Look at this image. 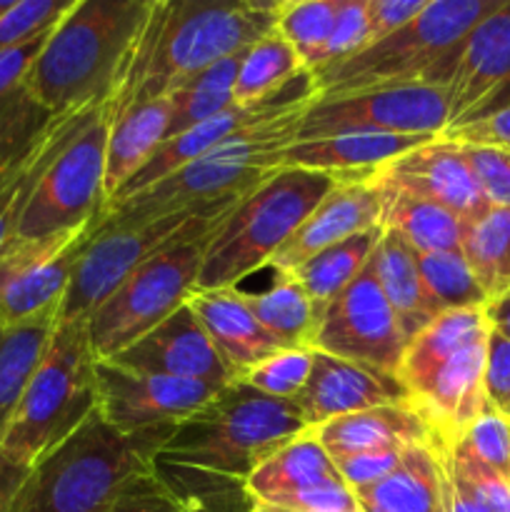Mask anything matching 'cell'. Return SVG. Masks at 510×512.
<instances>
[{
  "instance_id": "38",
  "label": "cell",
  "mask_w": 510,
  "mask_h": 512,
  "mask_svg": "<svg viewBox=\"0 0 510 512\" xmlns=\"http://www.w3.org/2000/svg\"><path fill=\"white\" fill-rule=\"evenodd\" d=\"M463 255L490 300L510 293V208H490L468 223Z\"/></svg>"
},
{
  "instance_id": "24",
  "label": "cell",
  "mask_w": 510,
  "mask_h": 512,
  "mask_svg": "<svg viewBox=\"0 0 510 512\" xmlns=\"http://www.w3.org/2000/svg\"><path fill=\"white\" fill-rule=\"evenodd\" d=\"M313 433L325 453L330 455V460L345 458V455L375 453V450H405L435 443L428 420L410 400L343 415L320 428H313Z\"/></svg>"
},
{
  "instance_id": "19",
  "label": "cell",
  "mask_w": 510,
  "mask_h": 512,
  "mask_svg": "<svg viewBox=\"0 0 510 512\" xmlns=\"http://www.w3.org/2000/svg\"><path fill=\"white\" fill-rule=\"evenodd\" d=\"M373 173H358L345 178L330 190L318 208L300 223V228L283 243V248L270 258L268 268L278 275H293L300 265L308 263L323 250L380 228L383 223V195L370 180Z\"/></svg>"
},
{
  "instance_id": "10",
  "label": "cell",
  "mask_w": 510,
  "mask_h": 512,
  "mask_svg": "<svg viewBox=\"0 0 510 512\" xmlns=\"http://www.w3.org/2000/svg\"><path fill=\"white\" fill-rule=\"evenodd\" d=\"M223 223L208 225L150 258L90 313L85 328L95 358H115L188 303L210 240Z\"/></svg>"
},
{
  "instance_id": "55",
  "label": "cell",
  "mask_w": 510,
  "mask_h": 512,
  "mask_svg": "<svg viewBox=\"0 0 510 512\" xmlns=\"http://www.w3.org/2000/svg\"><path fill=\"white\" fill-rule=\"evenodd\" d=\"M13 3H15V0H0V15H3L5 10H8Z\"/></svg>"
},
{
  "instance_id": "14",
  "label": "cell",
  "mask_w": 510,
  "mask_h": 512,
  "mask_svg": "<svg viewBox=\"0 0 510 512\" xmlns=\"http://www.w3.org/2000/svg\"><path fill=\"white\" fill-rule=\"evenodd\" d=\"M448 128V95L438 85L360 90L340 98H315L300 120L295 140H320L343 133L428 135Z\"/></svg>"
},
{
  "instance_id": "42",
  "label": "cell",
  "mask_w": 510,
  "mask_h": 512,
  "mask_svg": "<svg viewBox=\"0 0 510 512\" xmlns=\"http://www.w3.org/2000/svg\"><path fill=\"white\" fill-rule=\"evenodd\" d=\"M73 3L75 0H15L0 15V53L53 30Z\"/></svg>"
},
{
  "instance_id": "41",
  "label": "cell",
  "mask_w": 510,
  "mask_h": 512,
  "mask_svg": "<svg viewBox=\"0 0 510 512\" xmlns=\"http://www.w3.org/2000/svg\"><path fill=\"white\" fill-rule=\"evenodd\" d=\"M313 370V350H278L250 368L238 383L278 400H295Z\"/></svg>"
},
{
  "instance_id": "39",
  "label": "cell",
  "mask_w": 510,
  "mask_h": 512,
  "mask_svg": "<svg viewBox=\"0 0 510 512\" xmlns=\"http://www.w3.org/2000/svg\"><path fill=\"white\" fill-rule=\"evenodd\" d=\"M340 0H278L275 33L295 50L305 73H315L333 33Z\"/></svg>"
},
{
  "instance_id": "54",
  "label": "cell",
  "mask_w": 510,
  "mask_h": 512,
  "mask_svg": "<svg viewBox=\"0 0 510 512\" xmlns=\"http://www.w3.org/2000/svg\"><path fill=\"white\" fill-rule=\"evenodd\" d=\"M248 512H320V510H300V508H283V505H273V503H263V500H253ZM363 512V510H360Z\"/></svg>"
},
{
  "instance_id": "21",
  "label": "cell",
  "mask_w": 510,
  "mask_h": 512,
  "mask_svg": "<svg viewBox=\"0 0 510 512\" xmlns=\"http://www.w3.org/2000/svg\"><path fill=\"white\" fill-rule=\"evenodd\" d=\"M110 360L123 368L143 370V373L198 380L215 390H223L235 383L230 368L220 358L213 340L208 338L188 305L175 310L158 328H153L138 343Z\"/></svg>"
},
{
  "instance_id": "27",
  "label": "cell",
  "mask_w": 510,
  "mask_h": 512,
  "mask_svg": "<svg viewBox=\"0 0 510 512\" xmlns=\"http://www.w3.org/2000/svg\"><path fill=\"white\" fill-rule=\"evenodd\" d=\"M168 123V98L143 100V103L130 105L110 118L108 145H105V205L165 143Z\"/></svg>"
},
{
  "instance_id": "26",
  "label": "cell",
  "mask_w": 510,
  "mask_h": 512,
  "mask_svg": "<svg viewBox=\"0 0 510 512\" xmlns=\"http://www.w3.org/2000/svg\"><path fill=\"white\" fill-rule=\"evenodd\" d=\"M48 33L0 53V165L23 153L55 118L38 103L28 83L30 68Z\"/></svg>"
},
{
  "instance_id": "17",
  "label": "cell",
  "mask_w": 510,
  "mask_h": 512,
  "mask_svg": "<svg viewBox=\"0 0 510 512\" xmlns=\"http://www.w3.org/2000/svg\"><path fill=\"white\" fill-rule=\"evenodd\" d=\"M375 185L400 190L425 203L450 210L465 223H475L490 210L465 158L463 145L433 138L398 155L370 175Z\"/></svg>"
},
{
  "instance_id": "50",
  "label": "cell",
  "mask_w": 510,
  "mask_h": 512,
  "mask_svg": "<svg viewBox=\"0 0 510 512\" xmlns=\"http://www.w3.org/2000/svg\"><path fill=\"white\" fill-rule=\"evenodd\" d=\"M455 463L463 470V475L468 478V483L473 485L475 493L480 495L485 505H488L490 512H510V485L505 483L500 475H495L493 470L485 468L483 463L468 455L460 448H450Z\"/></svg>"
},
{
  "instance_id": "18",
  "label": "cell",
  "mask_w": 510,
  "mask_h": 512,
  "mask_svg": "<svg viewBox=\"0 0 510 512\" xmlns=\"http://www.w3.org/2000/svg\"><path fill=\"white\" fill-rule=\"evenodd\" d=\"M445 95H448V128L445 130L473 123L508 103L510 0H503V5L468 35L453 78L445 85Z\"/></svg>"
},
{
  "instance_id": "11",
  "label": "cell",
  "mask_w": 510,
  "mask_h": 512,
  "mask_svg": "<svg viewBox=\"0 0 510 512\" xmlns=\"http://www.w3.org/2000/svg\"><path fill=\"white\" fill-rule=\"evenodd\" d=\"M240 200L213 205V208L170 213L163 218L138 220V223H103L100 220L88 248L83 250L75 265L73 280L60 303L58 323L88 320L90 313L103 300H108L140 265L178 240L225 220Z\"/></svg>"
},
{
  "instance_id": "23",
  "label": "cell",
  "mask_w": 510,
  "mask_h": 512,
  "mask_svg": "<svg viewBox=\"0 0 510 512\" xmlns=\"http://www.w3.org/2000/svg\"><path fill=\"white\" fill-rule=\"evenodd\" d=\"M185 305L193 310L198 323L213 340L215 350L230 368L235 383L260 360L283 350L278 340L250 313L240 288L195 290Z\"/></svg>"
},
{
  "instance_id": "33",
  "label": "cell",
  "mask_w": 510,
  "mask_h": 512,
  "mask_svg": "<svg viewBox=\"0 0 510 512\" xmlns=\"http://www.w3.org/2000/svg\"><path fill=\"white\" fill-rule=\"evenodd\" d=\"M383 228L395 230L408 245H413L415 253H463L465 223L450 210L440 205L425 203L400 190L383 188Z\"/></svg>"
},
{
  "instance_id": "22",
  "label": "cell",
  "mask_w": 510,
  "mask_h": 512,
  "mask_svg": "<svg viewBox=\"0 0 510 512\" xmlns=\"http://www.w3.org/2000/svg\"><path fill=\"white\" fill-rule=\"evenodd\" d=\"M405 400L408 395L393 375L313 350L310 378L293 403L298 405L300 415L313 430L343 415L380 408V405L405 403Z\"/></svg>"
},
{
  "instance_id": "32",
  "label": "cell",
  "mask_w": 510,
  "mask_h": 512,
  "mask_svg": "<svg viewBox=\"0 0 510 512\" xmlns=\"http://www.w3.org/2000/svg\"><path fill=\"white\" fill-rule=\"evenodd\" d=\"M55 328L58 310H48L10 328L0 325V435L23 400L25 388L38 370Z\"/></svg>"
},
{
  "instance_id": "9",
  "label": "cell",
  "mask_w": 510,
  "mask_h": 512,
  "mask_svg": "<svg viewBox=\"0 0 510 512\" xmlns=\"http://www.w3.org/2000/svg\"><path fill=\"white\" fill-rule=\"evenodd\" d=\"M155 460L98 413L60 448L40 458L5 512H100L128 475Z\"/></svg>"
},
{
  "instance_id": "53",
  "label": "cell",
  "mask_w": 510,
  "mask_h": 512,
  "mask_svg": "<svg viewBox=\"0 0 510 512\" xmlns=\"http://www.w3.org/2000/svg\"><path fill=\"white\" fill-rule=\"evenodd\" d=\"M485 315H488L490 328H493L495 333L503 335L505 340H510V293L490 300V303L485 305Z\"/></svg>"
},
{
  "instance_id": "5",
  "label": "cell",
  "mask_w": 510,
  "mask_h": 512,
  "mask_svg": "<svg viewBox=\"0 0 510 512\" xmlns=\"http://www.w3.org/2000/svg\"><path fill=\"white\" fill-rule=\"evenodd\" d=\"M488 335L485 308L448 310L405 345L395 378L428 420L435 443L445 448H455L488 408L483 388Z\"/></svg>"
},
{
  "instance_id": "6",
  "label": "cell",
  "mask_w": 510,
  "mask_h": 512,
  "mask_svg": "<svg viewBox=\"0 0 510 512\" xmlns=\"http://www.w3.org/2000/svg\"><path fill=\"white\" fill-rule=\"evenodd\" d=\"M503 0H428L423 13L390 38L360 50L333 68L310 73L318 98L360 90L450 83L468 35Z\"/></svg>"
},
{
  "instance_id": "3",
  "label": "cell",
  "mask_w": 510,
  "mask_h": 512,
  "mask_svg": "<svg viewBox=\"0 0 510 512\" xmlns=\"http://www.w3.org/2000/svg\"><path fill=\"white\" fill-rule=\"evenodd\" d=\"M318 98L315 85L295 95L278 113L260 123L248 125L220 140L215 148L153 188L108 205L100 215L103 223H138L163 218L183 210L213 208V205L240 200L253 193L260 183L283 170L280 155L298 138L305 110Z\"/></svg>"
},
{
  "instance_id": "44",
  "label": "cell",
  "mask_w": 510,
  "mask_h": 512,
  "mask_svg": "<svg viewBox=\"0 0 510 512\" xmlns=\"http://www.w3.org/2000/svg\"><path fill=\"white\" fill-rule=\"evenodd\" d=\"M365 43H368V0H340L333 33L325 45L318 70L333 68V65L353 58L360 50H365Z\"/></svg>"
},
{
  "instance_id": "30",
  "label": "cell",
  "mask_w": 510,
  "mask_h": 512,
  "mask_svg": "<svg viewBox=\"0 0 510 512\" xmlns=\"http://www.w3.org/2000/svg\"><path fill=\"white\" fill-rule=\"evenodd\" d=\"M88 110L90 108L78 110V113L55 115L23 153L0 165V253L13 240L15 225H18L25 203H28L30 193L38 185L43 170L60 153V148L68 143L70 135L75 133V128H78Z\"/></svg>"
},
{
  "instance_id": "48",
  "label": "cell",
  "mask_w": 510,
  "mask_h": 512,
  "mask_svg": "<svg viewBox=\"0 0 510 512\" xmlns=\"http://www.w3.org/2000/svg\"><path fill=\"white\" fill-rule=\"evenodd\" d=\"M440 138L453 140L458 145H473V148H503L510 150V100L503 108L483 115L460 128L445 130Z\"/></svg>"
},
{
  "instance_id": "47",
  "label": "cell",
  "mask_w": 510,
  "mask_h": 512,
  "mask_svg": "<svg viewBox=\"0 0 510 512\" xmlns=\"http://www.w3.org/2000/svg\"><path fill=\"white\" fill-rule=\"evenodd\" d=\"M483 388L490 408L510 420V340L495 333L493 328L488 335Z\"/></svg>"
},
{
  "instance_id": "40",
  "label": "cell",
  "mask_w": 510,
  "mask_h": 512,
  "mask_svg": "<svg viewBox=\"0 0 510 512\" xmlns=\"http://www.w3.org/2000/svg\"><path fill=\"white\" fill-rule=\"evenodd\" d=\"M418 268L425 293L438 315L488 305V295L475 280L463 253H418Z\"/></svg>"
},
{
  "instance_id": "16",
  "label": "cell",
  "mask_w": 510,
  "mask_h": 512,
  "mask_svg": "<svg viewBox=\"0 0 510 512\" xmlns=\"http://www.w3.org/2000/svg\"><path fill=\"white\" fill-rule=\"evenodd\" d=\"M405 345L408 340L400 330L398 315L380 290L370 255L358 278L325 310L313 350L368 365L395 378Z\"/></svg>"
},
{
  "instance_id": "15",
  "label": "cell",
  "mask_w": 510,
  "mask_h": 512,
  "mask_svg": "<svg viewBox=\"0 0 510 512\" xmlns=\"http://www.w3.org/2000/svg\"><path fill=\"white\" fill-rule=\"evenodd\" d=\"M103 215V213H100ZM98 218L33 240H10L0 253V325L25 323L48 310H60L75 265L88 248Z\"/></svg>"
},
{
  "instance_id": "20",
  "label": "cell",
  "mask_w": 510,
  "mask_h": 512,
  "mask_svg": "<svg viewBox=\"0 0 510 512\" xmlns=\"http://www.w3.org/2000/svg\"><path fill=\"white\" fill-rule=\"evenodd\" d=\"M250 505L245 483L150 460L120 483L100 512H248Z\"/></svg>"
},
{
  "instance_id": "31",
  "label": "cell",
  "mask_w": 510,
  "mask_h": 512,
  "mask_svg": "<svg viewBox=\"0 0 510 512\" xmlns=\"http://www.w3.org/2000/svg\"><path fill=\"white\" fill-rule=\"evenodd\" d=\"M373 270L385 300L398 315L405 340L410 343L420 330L438 318L420 278L418 253L395 230L383 228V235L373 250Z\"/></svg>"
},
{
  "instance_id": "12",
  "label": "cell",
  "mask_w": 510,
  "mask_h": 512,
  "mask_svg": "<svg viewBox=\"0 0 510 512\" xmlns=\"http://www.w3.org/2000/svg\"><path fill=\"white\" fill-rule=\"evenodd\" d=\"M108 100L85 113L68 143L50 160L15 225L13 240H33L78 228L105 208Z\"/></svg>"
},
{
  "instance_id": "34",
  "label": "cell",
  "mask_w": 510,
  "mask_h": 512,
  "mask_svg": "<svg viewBox=\"0 0 510 512\" xmlns=\"http://www.w3.org/2000/svg\"><path fill=\"white\" fill-rule=\"evenodd\" d=\"M243 300L258 323L285 350H313L318 335V313L308 293L293 275H278L263 293H245Z\"/></svg>"
},
{
  "instance_id": "36",
  "label": "cell",
  "mask_w": 510,
  "mask_h": 512,
  "mask_svg": "<svg viewBox=\"0 0 510 512\" xmlns=\"http://www.w3.org/2000/svg\"><path fill=\"white\" fill-rule=\"evenodd\" d=\"M243 53L218 60L210 68L195 73L193 78L183 80L170 95H165L170 100L168 138H175V135L200 125L203 120H210L223 110L233 108L235 78H238Z\"/></svg>"
},
{
  "instance_id": "49",
  "label": "cell",
  "mask_w": 510,
  "mask_h": 512,
  "mask_svg": "<svg viewBox=\"0 0 510 512\" xmlns=\"http://www.w3.org/2000/svg\"><path fill=\"white\" fill-rule=\"evenodd\" d=\"M428 0H368V43H380L418 18Z\"/></svg>"
},
{
  "instance_id": "8",
  "label": "cell",
  "mask_w": 510,
  "mask_h": 512,
  "mask_svg": "<svg viewBox=\"0 0 510 512\" xmlns=\"http://www.w3.org/2000/svg\"><path fill=\"white\" fill-rule=\"evenodd\" d=\"M95 365L98 358L90 348L85 320L58 323L23 400L0 435V448L15 463L33 468L98 413Z\"/></svg>"
},
{
  "instance_id": "7",
  "label": "cell",
  "mask_w": 510,
  "mask_h": 512,
  "mask_svg": "<svg viewBox=\"0 0 510 512\" xmlns=\"http://www.w3.org/2000/svg\"><path fill=\"white\" fill-rule=\"evenodd\" d=\"M350 175L358 173L283 168L270 175L215 230L195 290L238 288L240 280L265 268L320 200Z\"/></svg>"
},
{
  "instance_id": "37",
  "label": "cell",
  "mask_w": 510,
  "mask_h": 512,
  "mask_svg": "<svg viewBox=\"0 0 510 512\" xmlns=\"http://www.w3.org/2000/svg\"><path fill=\"white\" fill-rule=\"evenodd\" d=\"M300 75H305L303 63L295 50L273 30L250 45L240 58L238 78H235V105L263 103L283 93Z\"/></svg>"
},
{
  "instance_id": "25",
  "label": "cell",
  "mask_w": 510,
  "mask_h": 512,
  "mask_svg": "<svg viewBox=\"0 0 510 512\" xmlns=\"http://www.w3.org/2000/svg\"><path fill=\"white\" fill-rule=\"evenodd\" d=\"M428 135L343 133L320 140H295L280 155L283 168L318 170V173H375L398 155L428 143Z\"/></svg>"
},
{
  "instance_id": "52",
  "label": "cell",
  "mask_w": 510,
  "mask_h": 512,
  "mask_svg": "<svg viewBox=\"0 0 510 512\" xmlns=\"http://www.w3.org/2000/svg\"><path fill=\"white\" fill-rule=\"evenodd\" d=\"M28 470L30 468H23L20 463H15V460L0 448V512L8 510L10 500L15 498L18 488L23 485Z\"/></svg>"
},
{
  "instance_id": "28",
  "label": "cell",
  "mask_w": 510,
  "mask_h": 512,
  "mask_svg": "<svg viewBox=\"0 0 510 512\" xmlns=\"http://www.w3.org/2000/svg\"><path fill=\"white\" fill-rule=\"evenodd\" d=\"M333 485H345L340 473L335 470L333 460L325 453L323 445L318 443L313 430L298 435L275 450L248 480L250 500H263V503H285L295 495L310 493V490L333 488Z\"/></svg>"
},
{
  "instance_id": "13",
  "label": "cell",
  "mask_w": 510,
  "mask_h": 512,
  "mask_svg": "<svg viewBox=\"0 0 510 512\" xmlns=\"http://www.w3.org/2000/svg\"><path fill=\"white\" fill-rule=\"evenodd\" d=\"M98 415L125 438L148 445L155 455L188 418L205 408L220 390L198 380L130 370L98 360Z\"/></svg>"
},
{
  "instance_id": "45",
  "label": "cell",
  "mask_w": 510,
  "mask_h": 512,
  "mask_svg": "<svg viewBox=\"0 0 510 512\" xmlns=\"http://www.w3.org/2000/svg\"><path fill=\"white\" fill-rule=\"evenodd\" d=\"M480 193L490 208H510V150L463 145Z\"/></svg>"
},
{
  "instance_id": "29",
  "label": "cell",
  "mask_w": 510,
  "mask_h": 512,
  "mask_svg": "<svg viewBox=\"0 0 510 512\" xmlns=\"http://www.w3.org/2000/svg\"><path fill=\"white\" fill-rule=\"evenodd\" d=\"M353 493L363 512H448L443 463L435 443L408 448L395 473Z\"/></svg>"
},
{
  "instance_id": "2",
  "label": "cell",
  "mask_w": 510,
  "mask_h": 512,
  "mask_svg": "<svg viewBox=\"0 0 510 512\" xmlns=\"http://www.w3.org/2000/svg\"><path fill=\"white\" fill-rule=\"evenodd\" d=\"M150 0H75L45 38L28 83L50 115L105 103L123 80Z\"/></svg>"
},
{
  "instance_id": "35",
  "label": "cell",
  "mask_w": 510,
  "mask_h": 512,
  "mask_svg": "<svg viewBox=\"0 0 510 512\" xmlns=\"http://www.w3.org/2000/svg\"><path fill=\"white\" fill-rule=\"evenodd\" d=\"M380 235H383V225L373 230H365V233L353 235V238L323 250V253H318L315 258H310L308 263L295 270L293 278L308 293L310 303H313L315 313H318V320H323L325 310L358 278L360 270L365 268V263L373 255Z\"/></svg>"
},
{
  "instance_id": "46",
  "label": "cell",
  "mask_w": 510,
  "mask_h": 512,
  "mask_svg": "<svg viewBox=\"0 0 510 512\" xmlns=\"http://www.w3.org/2000/svg\"><path fill=\"white\" fill-rule=\"evenodd\" d=\"M405 450H375V453L345 455V458H335L333 465L350 490H360L380 483L390 473H395L403 465Z\"/></svg>"
},
{
  "instance_id": "4",
  "label": "cell",
  "mask_w": 510,
  "mask_h": 512,
  "mask_svg": "<svg viewBox=\"0 0 510 512\" xmlns=\"http://www.w3.org/2000/svg\"><path fill=\"white\" fill-rule=\"evenodd\" d=\"M308 430L293 400L233 383L170 435L155 463L245 483L275 450Z\"/></svg>"
},
{
  "instance_id": "51",
  "label": "cell",
  "mask_w": 510,
  "mask_h": 512,
  "mask_svg": "<svg viewBox=\"0 0 510 512\" xmlns=\"http://www.w3.org/2000/svg\"><path fill=\"white\" fill-rule=\"evenodd\" d=\"M440 455V463H443V475H445V503H448V512H490L488 505L480 500V495L475 493L473 485L468 483V478L463 475V470L455 463L453 453L445 445L435 443Z\"/></svg>"
},
{
  "instance_id": "43",
  "label": "cell",
  "mask_w": 510,
  "mask_h": 512,
  "mask_svg": "<svg viewBox=\"0 0 510 512\" xmlns=\"http://www.w3.org/2000/svg\"><path fill=\"white\" fill-rule=\"evenodd\" d=\"M455 448L473 455L478 463H483L510 485V420L495 413L490 405L478 415V420L470 425Z\"/></svg>"
},
{
  "instance_id": "1",
  "label": "cell",
  "mask_w": 510,
  "mask_h": 512,
  "mask_svg": "<svg viewBox=\"0 0 510 512\" xmlns=\"http://www.w3.org/2000/svg\"><path fill=\"white\" fill-rule=\"evenodd\" d=\"M275 8L278 0H150L123 80L108 98L110 118L248 50L275 30Z\"/></svg>"
}]
</instances>
